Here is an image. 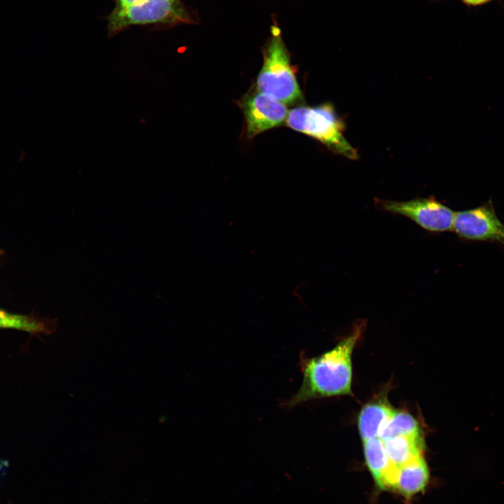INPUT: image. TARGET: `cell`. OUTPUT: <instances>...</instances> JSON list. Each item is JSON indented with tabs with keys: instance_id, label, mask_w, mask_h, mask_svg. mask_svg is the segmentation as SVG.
Returning <instances> with one entry per match:
<instances>
[{
	"instance_id": "8",
	"label": "cell",
	"mask_w": 504,
	"mask_h": 504,
	"mask_svg": "<svg viewBox=\"0 0 504 504\" xmlns=\"http://www.w3.org/2000/svg\"><path fill=\"white\" fill-rule=\"evenodd\" d=\"M363 442L365 462L376 484L381 489H392L397 467L391 462L384 442L379 438Z\"/></svg>"
},
{
	"instance_id": "9",
	"label": "cell",
	"mask_w": 504,
	"mask_h": 504,
	"mask_svg": "<svg viewBox=\"0 0 504 504\" xmlns=\"http://www.w3.org/2000/svg\"><path fill=\"white\" fill-rule=\"evenodd\" d=\"M428 477V469L422 456L397 467L393 489L410 498L424 489Z\"/></svg>"
},
{
	"instance_id": "16",
	"label": "cell",
	"mask_w": 504,
	"mask_h": 504,
	"mask_svg": "<svg viewBox=\"0 0 504 504\" xmlns=\"http://www.w3.org/2000/svg\"><path fill=\"white\" fill-rule=\"evenodd\" d=\"M0 254H1V251H0Z\"/></svg>"
},
{
	"instance_id": "5",
	"label": "cell",
	"mask_w": 504,
	"mask_h": 504,
	"mask_svg": "<svg viewBox=\"0 0 504 504\" xmlns=\"http://www.w3.org/2000/svg\"><path fill=\"white\" fill-rule=\"evenodd\" d=\"M381 210L407 217L426 231L438 233L452 230L455 212L433 197L398 202L376 200Z\"/></svg>"
},
{
	"instance_id": "15",
	"label": "cell",
	"mask_w": 504,
	"mask_h": 504,
	"mask_svg": "<svg viewBox=\"0 0 504 504\" xmlns=\"http://www.w3.org/2000/svg\"><path fill=\"white\" fill-rule=\"evenodd\" d=\"M463 2L471 6H478L486 3L490 0H462Z\"/></svg>"
},
{
	"instance_id": "7",
	"label": "cell",
	"mask_w": 504,
	"mask_h": 504,
	"mask_svg": "<svg viewBox=\"0 0 504 504\" xmlns=\"http://www.w3.org/2000/svg\"><path fill=\"white\" fill-rule=\"evenodd\" d=\"M241 106L246 119L248 139L281 125L288 113L285 104L258 90L246 94Z\"/></svg>"
},
{
	"instance_id": "11",
	"label": "cell",
	"mask_w": 504,
	"mask_h": 504,
	"mask_svg": "<svg viewBox=\"0 0 504 504\" xmlns=\"http://www.w3.org/2000/svg\"><path fill=\"white\" fill-rule=\"evenodd\" d=\"M57 319H47L34 315H24L0 309V328H11L40 335L56 331Z\"/></svg>"
},
{
	"instance_id": "14",
	"label": "cell",
	"mask_w": 504,
	"mask_h": 504,
	"mask_svg": "<svg viewBox=\"0 0 504 504\" xmlns=\"http://www.w3.org/2000/svg\"><path fill=\"white\" fill-rule=\"evenodd\" d=\"M142 0H114L115 7L114 8L118 9L125 8L134 4H136Z\"/></svg>"
},
{
	"instance_id": "4",
	"label": "cell",
	"mask_w": 504,
	"mask_h": 504,
	"mask_svg": "<svg viewBox=\"0 0 504 504\" xmlns=\"http://www.w3.org/2000/svg\"><path fill=\"white\" fill-rule=\"evenodd\" d=\"M286 123L292 130L317 139L338 154L351 159L358 157L356 150L344 136L343 122L329 103L293 108L288 111Z\"/></svg>"
},
{
	"instance_id": "1",
	"label": "cell",
	"mask_w": 504,
	"mask_h": 504,
	"mask_svg": "<svg viewBox=\"0 0 504 504\" xmlns=\"http://www.w3.org/2000/svg\"><path fill=\"white\" fill-rule=\"evenodd\" d=\"M366 326L358 320L351 333L331 350L314 358L302 359V383L286 405L341 395H351L352 353Z\"/></svg>"
},
{
	"instance_id": "3",
	"label": "cell",
	"mask_w": 504,
	"mask_h": 504,
	"mask_svg": "<svg viewBox=\"0 0 504 504\" xmlns=\"http://www.w3.org/2000/svg\"><path fill=\"white\" fill-rule=\"evenodd\" d=\"M106 20L108 38L133 26L157 30L197 23L181 0H142L125 8H113Z\"/></svg>"
},
{
	"instance_id": "12",
	"label": "cell",
	"mask_w": 504,
	"mask_h": 504,
	"mask_svg": "<svg viewBox=\"0 0 504 504\" xmlns=\"http://www.w3.org/2000/svg\"><path fill=\"white\" fill-rule=\"evenodd\" d=\"M383 441V440H382ZM391 462L396 467L402 466L422 456V438L396 436L383 441Z\"/></svg>"
},
{
	"instance_id": "13",
	"label": "cell",
	"mask_w": 504,
	"mask_h": 504,
	"mask_svg": "<svg viewBox=\"0 0 504 504\" xmlns=\"http://www.w3.org/2000/svg\"><path fill=\"white\" fill-rule=\"evenodd\" d=\"M400 435L422 438L416 420L409 413L395 410L384 426L379 438L384 441Z\"/></svg>"
},
{
	"instance_id": "2",
	"label": "cell",
	"mask_w": 504,
	"mask_h": 504,
	"mask_svg": "<svg viewBox=\"0 0 504 504\" xmlns=\"http://www.w3.org/2000/svg\"><path fill=\"white\" fill-rule=\"evenodd\" d=\"M262 57V66L256 80L258 90L285 104L300 100L302 94L290 54L276 22L270 27V36L263 48Z\"/></svg>"
},
{
	"instance_id": "10",
	"label": "cell",
	"mask_w": 504,
	"mask_h": 504,
	"mask_svg": "<svg viewBox=\"0 0 504 504\" xmlns=\"http://www.w3.org/2000/svg\"><path fill=\"white\" fill-rule=\"evenodd\" d=\"M394 412L388 403L382 400L365 405L358 419L359 433L363 441L379 438Z\"/></svg>"
},
{
	"instance_id": "6",
	"label": "cell",
	"mask_w": 504,
	"mask_h": 504,
	"mask_svg": "<svg viewBox=\"0 0 504 504\" xmlns=\"http://www.w3.org/2000/svg\"><path fill=\"white\" fill-rule=\"evenodd\" d=\"M452 230L464 240L504 246V224L498 218L491 200L477 208L455 212Z\"/></svg>"
}]
</instances>
